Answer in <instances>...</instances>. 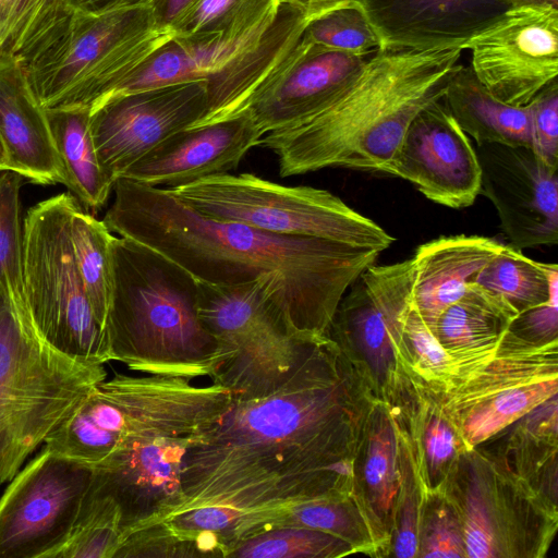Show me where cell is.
Wrapping results in <instances>:
<instances>
[{"label": "cell", "mask_w": 558, "mask_h": 558, "mask_svg": "<svg viewBox=\"0 0 558 558\" xmlns=\"http://www.w3.org/2000/svg\"><path fill=\"white\" fill-rule=\"evenodd\" d=\"M71 11L68 0H0V60L23 65Z\"/></svg>", "instance_id": "obj_33"}, {"label": "cell", "mask_w": 558, "mask_h": 558, "mask_svg": "<svg viewBox=\"0 0 558 558\" xmlns=\"http://www.w3.org/2000/svg\"><path fill=\"white\" fill-rule=\"evenodd\" d=\"M531 149L548 167L558 169V82H551L529 104Z\"/></svg>", "instance_id": "obj_45"}, {"label": "cell", "mask_w": 558, "mask_h": 558, "mask_svg": "<svg viewBox=\"0 0 558 558\" xmlns=\"http://www.w3.org/2000/svg\"><path fill=\"white\" fill-rule=\"evenodd\" d=\"M383 402L409 449L425 492H446L466 449L438 390L403 371Z\"/></svg>", "instance_id": "obj_23"}, {"label": "cell", "mask_w": 558, "mask_h": 558, "mask_svg": "<svg viewBox=\"0 0 558 558\" xmlns=\"http://www.w3.org/2000/svg\"><path fill=\"white\" fill-rule=\"evenodd\" d=\"M518 314L505 298L474 282L441 313L433 332L454 364L451 384L495 355Z\"/></svg>", "instance_id": "obj_28"}, {"label": "cell", "mask_w": 558, "mask_h": 558, "mask_svg": "<svg viewBox=\"0 0 558 558\" xmlns=\"http://www.w3.org/2000/svg\"><path fill=\"white\" fill-rule=\"evenodd\" d=\"M169 190L206 216L271 233L329 240L379 252L395 241L375 221L322 189L287 186L254 173L227 172Z\"/></svg>", "instance_id": "obj_8"}, {"label": "cell", "mask_w": 558, "mask_h": 558, "mask_svg": "<svg viewBox=\"0 0 558 558\" xmlns=\"http://www.w3.org/2000/svg\"><path fill=\"white\" fill-rule=\"evenodd\" d=\"M70 235L84 288L99 323L107 332L110 244L113 234L102 220L96 219L76 202L71 215Z\"/></svg>", "instance_id": "obj_36"}, {"label": "cell", "mask_w": 558, "mask_h": 558, "mask_svg": "<svg viewBox=\"0 0 558 558\" xmlns=\"http://www.w3.org/2000/svg\"><path fill=\"white\" fill-rule=\"evenodd\" d=\"M557 396L548 399L495 436L500 442L488 450L536 492L557 504Z\"/></svg>", "instance_id": "obj_30"}, {"label": "cell", "mask_w": 558, "mask_h": 558, "mask_svg": "<svg viewBox=\"0 0 558 558\" xmlns=\"http://www.w3.org/2000/svg\"><path fill=\"white\" fill-rule=\"evenodd\" d=\"M171 375L117 373L97 384L49 434L45 447L93 466L137 440L195 437L234 400L226 387Z\"/></svg>", "instance_id": "obj_5"}, {"label": "cell", "mask_w": 558, "mask_h": 558, "mask_svg": "<svg viewBox=\"0 0 558 558\" xmlns=\"http://www.w3.org/2000/svg\"><path fill=\"white\" fill-rule=\"evenodd\" d=\"M121 520L114 499L90 485L70 535L48 558H113L122 534Z\"/></svg>", "instance_id": "obj_37"}, {"label": "cell", "mask_w": 558, "mask_h": 558, "mask_svg": "<svg viewBox=\"0 0 558 558\" xmlns=\"http://www.w3.org/2000/svg\"><path fill=\"white\" fill-rule=\"evenodd\" d=\"M402 355L404 371L437 389H446L456 376L451 357L412 306L403 324Z\"/></svg>", "instance_id": "obj_42"}, {"label": "cell", "mask_w": 558, "mask_h": 558, "mask_svg": "<svg viewBox=\"0 0 558 558\" xmlns=\"http://www.w3.org/2000/svg\"><path fill=\"white\" fill-rule=\"evenodd\" d=\"M302 10L308 20L320 16L329 11L350 5L361 4L363 0H281Z\"/></svg>", "instance_id": "obj_48"}, {"label": "cell", "mask_w": 558, "mask_h": 558, "mask_svg": "<svg viewBox=\"0 0 558 558\" xmlns=\"http://www.w3.org/2000/svg\"><path fill=\"white\" fill-rule=\"evenodd\" d=\"M504 244L481 235L441 236L420 245L412 262L411 306L433 331L482 267Z\"/></svg>", "instance_id": "obj_27"}, {"label": "cell", "mask_w": 558, "mask_h": 558, "mask_svg": "<svg viewBox=\"0 0 558 558\" xmlns=\"http://www.w3.org/2000/svg\"><path fill=\"white\" fill-rule=\"evenodd\" d=\"M389 174L411 182L428 199L456 209L471 206L481 189L476 151L441 98L414 117Z\"/></svg>", "instance_id": "obj_18"}, {"label": "cell", "mask_w": 558, "mask_h": 558, "mask_svg": "<svg viewBox=\"0 0 558 558\" xmlns=\"http://www.w3.org/2000/svg\"><path fill=\"white\" fill-rule=\"evenodd\" d=\"M441 100L461 130L477 145L531 147L529 106H512L497 99L470 66L458 64Z\"/></svg>", "instance_id": "obj_29"}, {"label": "cell", "mask_w": 558, "mask_h": 558, "mask_svg": "<svg viewBox=\"0 0 558 558\" xmlns=\"http://www.w3.org/2000/svg\"><path fill=\"white\" fill-rule=\"evenodd\" d=\"M398 436L401 483L396 500L388 557L417 558L418 527L426 492L405 442L399 434Z\"/></svg>", "instance_id": "obj_43"}, {"label": "cell", "mask_w": 558, "mask_h": 558, "mask_svg": "<svg viewBox=\"0 0 558 558\" xmlns=\"http://www.w3.org/2000/svg\"><path fill=\"white\" fill-rule=\"evenodd\" d=\"M173 36L158 25L149 0L72 9L59 31L15 65L44 110L90 112Z\"/></svg>", "instance_id": "obj_6"}, {"label": "cell", "mask_w": 558, "mask_h": 558, "mask_svg": "<svg viewBox=\"0 0 558 558\" xmlns=\"http://www.w3.org/2000/svg\"><path fill=\"white\" fill-rule=\"evenodd\" d=\"M281 0H201L175 26L174 36L193 41L245 45L275 21Z\"/></svg>", "instance_id": "obj_32"}, {"label": "cell", "mask_w": 558, "mask_h": 558, "mask_svg": "<svg viewBox=\"0 0 558 558\" xmlns=\"http://www.w3.org/2000/svg\"><path fill=\"white\" fill-rule=\"evenodd\" d=\"M8 62H3L0 60V71L4 68V65L7 64Z\"/></svg>", "instance_id": "obj_51"}, {"label": "cell", "mask_w": 558, "mask_h": 558, "mask_svg": "<svg viewBox=\"0 0 558 558\" xmlns=\"http://www.w3.org/2000/svg\"><path fill=\"white\" fill-rule=\"evenodd\" d=\"M381 49L461 48L509 7L496 0H363Z\"/></svg>", "instance_id": "obj_22"}, {"label": "cell", "mask_w": 558, "mask_h": 558, "mask_svg": "<svg viewBox=\"0 0 558 558\" xmlns=\"http://www.w3.org/2000/svg\"><path fill=\"white\" fill-rule=\"evenodd\" d=\"M371 57L324 48L302 37L291 63L244 111L264 135L299 125L331 106Z\"/></svg>", "instance_id": "obj_20"}, {"label": "cell", "mask_w": 558, "mask_h": 558, "mask_svg": "<svg viewBox=\"0 0 558 558\" xmlns=\"http://www.w3.org/2000/svg\"><path fill=\"white\" fill-rule=\"evenodd\" d=\"M412 283L411 258L369 266L342 296L327 332L381 401L404 371L402 329Z\"/></svg>", "instance_id": "obj_13"}, {"label": "cell", "mask_w": 558, "mask_h": 558, "mask_svg": "<svg viewBox=\"0 0 558 558\" xmlns=\"http://www.w3.org/2000/svg\"><path fill=\"white\" fill-rule=\"evenodd\" d=\"M508 331L533 344L558 341V283L545 303L519 313Z\"/></svg>", "instance_id": "obj_46"}, {"label": "cell", "mask_w": 558, "mask_h": 558, "mask_svg": "<svg viewBox=\"0 0 558 558\" xmlns=\"http://www.w3.org/2000/svg\"><path fill=\"white\" fill-rule=\"evenodd\" d=\"M401 483L400 440L387 405L377 400L366 420L353 460V496L388 557Z\"/></svg>", "instance_id": "obj_26"}, {"label": "cell", "mask_w": 558, "mask_h": 558, "mask_svg": "<svg viewBox=\"0 0 558 558\" xmlns=\"http://www.w3.org/2000/svg\"><path fill=\"white\" fill-rule=\"evenodd\" d=\"M158 25L173 34L179 22L201 0H149ZM174 35V34H173Z\"/></svg>", "instance_id": "obj_47"}, {"label": "cell", "mask_w": 558, "mask_h": 558, "mask_svg": "<svg viewBox=\"0 0 558 558\" xmlns=\"http://www.w3.org/2000/svg\"><path fill=\"white\" fill-rule=\"evenodd\" d=\"M23 181L14 171L0 170V278H9L22 292Z\"/></svg>", "instance_id": "obj_44"}, {"label": "cell", "mask_w": 558, "mask_h": 558, "mask_svg": "<svg viewBox=\"0 0 558 558\" xmlns=\"http://www.w3.org/2000/svg\"><path fill=\"white\" fill-rule=\"evenodd\" d=\"M64 192L32 206L23 218L22 290L43 338L74 359L111 361L109 339L78 272L70 235L73 207Z\"/></svg>", "instance_id": "obj_7"}, {"label": "cell", "mask_w": 558, "mask_h": 558, "mask_svg": "<svg viewBox=\"0 0 558 558\" xmlns=\"http://www.w3.org/2000/svg\"><path fill=\"white\" fill-rule=\"evenodd\" d=\"M45 111L62 168V183L86 208H101L112 193L114 181L99 161L89 111Z\"/></svg>", "instance_id": "obj_31"}, {"label": "cell", "mask_w": 558, "mask_h": 558, "mask_svg": "<svg viewBox=\"0 0 558 558\" xmlns=\"http://www.w3.org/2000/svg\"><path fill=\"white\" fill-rule=\"evenodd\" d=\"M507 4L508 7L536 3H551L558 5V0H496Z\"/></svg>", "instance_id": "obj_50"}, {"label": "cell", "mask_w": 558, "mask_h": 558, "mask_svg": "<svg viewBox=\"0 0 558 558\" xmlns=\"http://www.w3.org/2000/svg\"><path fill=\"white\" fill-rule=\"evenodd\" d=\"M480 193L497 210L511 246L522 250L558 243V169L525 146L477 145Z\"/></svg>", "instance_id": "obj_17"}, {"label": "cell", "mask_w": 558, "mask_h": 558, "mask_svg": "<svg viewBox=\"0 0 558 558\" xmlns=\"http://www.w3.org/2000/svg\"><path fill=\"white\" fill-rule=\"evenodd\" d=\"M106 378L104 364L74 359L47 342L23 292L0 278V484Z\"/></svg>", "instance_id": "obj_4"}, {"label": "cell", "mask_w": 558, "mask_h": 558, "mask_svg": "<svg viewBox=\"0 0 558 558\" xmlns=\"http://www.w3.org/2000/svg\"><path fill=\"white\" fill-rule=\"evenodd\" d=\"M223 557L218 542L206 534L189 536L166 522L145 525L124 534L113 558Z\"/></svg>", "instance_id": "obj_40"}, {"label": "cell", "mask_w": 558, "mask_h": 558, "mask_svg": "<svg viewBox=\"0 0 558 558\" xmlns=\"http://www.w3.org/2000/svg\"><path fill=\"white\" fill-rule=\"evenodd\" d=\"M196 308L222 355L213 383L229 389L234 399L258 398L276 389L313 341L293 336L267 280H197Z\"/></svg>", "instance_id": "obj_9"}, {"label": "cell", "mask_w": 558, "mask_h": 558, "mask_svg": "<svg viewBox=\"0 0 558 558\" xmlns=\"http://www.w3.org/2000/svg\"><path fill=\"white\" fill-rule=\"evenodd\" d=\"M263 136L247 111L218 122L186 128L128 168L120 178L174 189L235 170L245 155L260 145Z\"/></svg>", "instance_id": "obj_21"}, {"label": "cell", "mask_w": 558, "mask_h": 558, "mask_svg": "<svg viewBox=\"0 0 558 558\" xmlns=\"http://www.w3.org/2000/svg\"><path fill=\"white\" fill-rule=\"evenodd\" d=\"M434 51L380 49L326 110L299 125L265 134L260 144L277 156L279 174L284 178L337 167L350 145Z\"/></svg>", "instance_id": "obj_12"}, {"label": "cell", "mask_w": 558, "mask_h": 558, "mask_svg": "<svg viewBox=\"0 0 558 558\" xmlns=\"http://www.w3.org/2000/svg\"><path fill=\"white\" fill-rule=\"evenodd\" d=\"M437 390L471 450L557 396L558 341L533 344L507 331L492 359Z\"/></svg>", "instance_id": "obj_11"}, {"label": "cell", "mask_w": 558, "mask_h": 558, "mask_svg": "<svg viewBox=\"0 0 558 558\" xmlns=\"http://www.w3.org/2000/svg\"><path fill=\"white\" fill-rule=\"evenodd\" d=\"M284 526L324 531L345 541L355 554L379 557L375 535L353 494L296 505L274 520L268 530Z\"/></svg>", "instance_id": "obj_35"}, {"label": "cell", "mask_w": 558, "mask_h": 558, "mask_svg": "<svg viewBox=\"0 0 558 558\" xmlns=\"http://www.w3.org/2000/svg\"><path fill=\"white\" fill-rule=\"evenodd\" d=\"M505 298L519 313L545 303L558 283L556 264L535 262L511 245H502L473 281Z\"/></svg>", "instance_id": "obj_34"}, {"label": "cell", "mask_w": 558, "mask_h": 558, "mask_svg": "<svg viewBox=\"0 0 558 558\" xmlns=\"http://www.w3.org/2000/svg\"><path fill=\"white\" fill-rule=\"evenodd\" d=\"M93 469L46 447L0 497V558H48L70 535Z\"/></svg>", "instance_id": "obj_14"}, {"label": "cell", "mask_w": 558, "mask_h": 558, "mask_svg": "<svg viewBox=\"0 0 558 558\" xmlns=\"http://www.w3.org/2000/svg\"><path fill=\"white\" fill-rule=\"evenodd\" d=\"M0 143L3 169L33 183H62V168L46 111L17 66L9 62L0 71Z\"/></svg>", "instance_id": "obj_25"}, {"label": "cell", "mask_w": 558, "mask_h": 558, "mask_svg": "<svg viewBox=\"0 0 558 558\" xmlns=\"http://www.w3.org/2000/svg\"><path fill=\"white\" fill-rule=\"evenodd\" d=\"M302 37L320 47L369 57L380 40L361 4H350L308 20Z\"/></svg>", "instance_id": "obj_39"}, {"label": "cell", "mask_w": 558, "mask_h": 558, "mask_svg": "<svg viewBox=\"0 0 558 558\" xmlns=\"http://www.w3.org/2000/svg\"><path fill=\"white\" fill-rule=\"evenodd\" d=\"M417 557L466 558L462 521L446 492L425 493Z\"/></svg>", "instance_id": "obj_41"}, {"label": "cell", "mask_w": 558, "mask_h": 558, "mask_svg": "<svg viewBox=\"0 0 558 558\" xmlns=\"http://www.w3.org/2000/svg\"><path fill=\"white\" fill-rule=\"evenodd\" d=\"M474 75L497 99L527 105L558 74V5L509 7L495 22L472 37Z\"/></svg>", "instance_id": "obj_15"}, {"label": "cell", "mask_w": 558, "mask_h": 558, "mask_svg": "<svg viewBox=\"0 0 558 558\" xmlns=\"http://www.w3.org/2000/svg\"><path fill=\"white\" fill-rule=\"evenodd\" d=\"M104 222L208 283L269 281L300 340L327 336L350 286L381 252L206 216L169 189L118 178Z\"/></svg>", "instance_id": "obj_2"}, {"label": "cell", "mask_w": 558, "mask_h": 558, "mask_svg": "<svg viewBox=\"0 0 558 558\" xmlns=\"http://www.w3.org/2000/svg\"><path fill=\"white\" fill-rule=\"evenodd\" d=\"M355 554L345 541L324 531L284 526L270 529L235 543L226 557L336 558Z\"/></svg>", "instance_id": "obj_38"}, {"label": "cell", "mask_w": 558, "mask_h": 558, "mask_svg": "<svg viewBox=\"0 0 558 558\" xmlns=\"http://www.w3.org/2000/svg\"><path fill=\"white\" fill-rule=\"evenodd\" d=\"M0 170H2V169H0Z\"/></svg>", "instance_id": "obj_52"}, {"label": "cell", "mask_w": 558, "mask_h": 558, "mask_svg": "<svg viewBox=\"0 0 558 558\" xmlns=\"http://www.w3.org/2000/svg\"><path fill=\"white\" fill-rule=\"evenodd\" d=\"M205 81H192L114 97L90 112L99 161L116 182L128 168L206 113Z\"/></svg>", "instance_id": "obj_16"}, {"label": "cell", "mask_w": 558, "mask_h": 558, "mask_svg": "<svg viewBox=\"0 0 558 558\" xmlns=\"http://www.w3.org/2000/svg\"><path fill=\"white\" fill-rule=\"evenodd\" d=\"M141 0H68L71 9L85 11H105L131 4Z\"/></svg>", "instance_id": "obj_49"}, {"label": "cell", "mask_w": 558, "mask_h": 558, "mask_svg": "<svg viewBox=\"0 0 558 558\" xmlns=\"http://www.w3.org/2000/svg\"><path fill=\"white\" fill-rule=\"evenodd\" d=\"M446 493L462 521L466 558L545 557L557 504L484 447L463 452Z\"/></svg>", "instance_id": "obj_10"}, {"label": "cell", "mask_w": 558, "mask_h": 558, "mask_svg": "<svg viewBox=\"0 0 558 558\" xmlns=\"http://www.w3.org/2000/svg\"><path fill=\"white\" fill-rule=\"evenodd\" d=\"M196 436L133 441L90 466L92 487L121 510V537L160 522L181 501L184 456Z\"/></svg>", "instance_id": "obj_19"}, {"label": "cell", "mask_w": 558, "mask_h": 558, "mask_svg": "<svg viewBox=\"0 0 558 558\" xmlns=\"http://www.w3.org/2000/svg\"><path fill=\"white\" fill-rule=\"evenodd\" d=\"M376 398L328 337L313 340L269 393L234 399L187 447L183 498L160 522L228 550L290 508L353 494V460ZM159 523V522H158Z\"/></svg>", "instance_id": "obj_1"}, {"label": "cell", "mask_w": 558, "mask_h": 558, "mask_svg": "<svg viewBox=\"0 0 558 558\" xmlns=\"http://www.w3.org/2000/svg\"><path fill=\"white\" fill-rule=\"evenodd\" d=\"M196 294L197 280L180 265L113 235L107 318L111 361L142 374L213 379L222 355L199 320Z\"/></svg>", "instance_id": "obj_3"}, {"label": "cell", "mask_w": 558, "mask_h": 558, "mask_svg": "<svg viewBox=\"0 0 558 558\" xmlns=\"http://www.w3.org/2000/svg\"><path fill=\"white\" fill-rule=\"evenodd\" d=\"M307 22L302 10L282 2L275 21L252 46L204 80L207 110L193 126L242 113L294 59Z\"/></svg>", "instance_id": "obj_24"}]
</instances>
